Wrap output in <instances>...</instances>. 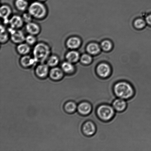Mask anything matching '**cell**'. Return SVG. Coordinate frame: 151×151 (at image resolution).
<instances>
[{
  "label": "cell",
  "instance_id": "cell-32",
  "mask_svg": "<svg viewBox=\"0 0 151 151\" xmlns=\"http://www.w3.org/2000/svg\"><path fill=\"white\" fill-rule=\"evenodd\" d=\"M27 1H32V0H27Z\"/></svg>",
  "mask_w": 151,
  "mask_h": 151
},
{
  "label": "cell",
  "instance_id": "cell-21",
  "mask_svg": "<svg viewBox=\"0 0 151 151\" xmlns=\"http://www.w3.org/2000/svg\"><path fill=\"white\" fill-rule=\"evenodd\" d=\"M14 4L16 8L21 12L25 11L29 7L27 0H16Z\"/></svg>",
  "mask_w": 151,
  "mask_h": 151
},
{
  "label": "cell",
  "instance_id": "cell-15",
  "mask_svg": "<svg viewBox=\"0 0 151 151\" xmlns=\"http://www.w3.org/2000/svg\"><path fill=\"white\" fill-rule=\"evenodd\" d=\"M37 63L34 57H32L27 55H23L20 60L21 65L24 68L30 67Z\"/></svg>",
  "mask_w": 151,
  "mask_h": 151
},
{
  "label": "cell",
  "instance_id": "cell-12",
  "mask_svg": "<svg viewBox=\"0 0 151 151\" xmlns=\"http://www.w3.org/2000/svg\"><path fill=\"white\" fill-rule=\"evenodd\" d=\"M81 41L78 37L73 36L70 37L66 42V45L68 48L71 50H75L79 48L81 45Z\"/></svg>",
  "mask_w": 151,
  "mask_h": 151
},
{
  "label": "cell",
  "instance_id": "cell-20",
  "mask_svg": "<svg viewBox=\"0 0 151 151\" xmlns=\"http://www.w3.org/2000/svg\"><path fill=\"white\" fill-rule=\"evenodd\" d=\"M86 50L89 54L93 55L99 54L101 51L100 46L96 43H91L88 44L86 47Z\"/></svg>",
  "mask_w": 151,
  "mask_h": 151
},
{
  "label": "cell",
  "instance_id": "cell-10",
  "mask_svg": "<svg viewBox=\"0 0 151 151\" xmlns=\"http://www.w3.org/2000/svg\"><path fill=\"white\" fill-rule=\"evenodd\" d=\"M48 65L44 63H40L37 66L35 72L36 75L40 78H45L49 73V68Z\"/></svg>",
  "mask_w": 151,
  "mask_h": 151
},
{
  "label": "cell",
  "instance_id": "cell-31",
  "mask_svg": "<svg viewBox=\"0 0 151 151\" xmlns=\"http://www.w3.org/2000/svg\"><path fill=\"white\" fill-rule=\"evenodd\" d=\"M47 0H38V1H40V2H44V1H46Z\"/></svg>",
  "mask_w": 151,
  "mask_h": 151
},
{
  "label": "cell",
  "instance_id": "cell-14",
  "mask_svg": "<svg viewBox=\"0 0 151 151\" xmlns=\"http://www.w3.org/2000/svg\"><path fill=\"white\" fill-rule=\"evenodd\" d=\"M26 29L29 35H33L35 36L38 35L41 31L39 25L32 22L27 24Z\"/></svg>",
  "mask_w": 151,
  "mask_h": 151
},
{
  "label": "cell",
  "instance_id": "cell-22",
  "mask_svg": "<svg viewBox=\"0 0 151 151\" xmlns=\"http://www.w3.org/2000/svg\"><path fill=\"white\" fill-rule=\"evenodd\" d=\"M77 104L73 101L67 102L64 106L65 111L68 113H73L77 110Z\"/></svg>",
  "mask_w": 151,
  "mask_h": 151
},
{
  "label": "cell",
  "instance_id": "cell-17",
  "mask_svg": "<svg viewBox=\"0 0 151 151\" xmlns=\"http://www.w3.org/2000/svg\"><path fill=\"white\" fill-rule=\"evenodd\" d=\"M50 76L54 81H59L63 76V71L62 69L58 67H53L50 72Z\"/></svg>",
  "mask_w": 151,
  "mask_h": 151
},
{
  "label": "cell",
  "instance_id": "cell-24",
  "mask_svg": "<svg viewBox=\"0 0 151 151\" xmlns=\"http://www.w3.org/2000/svg\"><path fill=\"white\" fill-rule=\"evenodd\" d=\"M60 59L58 56L55 55L50 56L47 60V64L49 66L55 67L58 64Z\"/></svg>",
  "mask_w": 151,
  "mask_h": 151
},
{
  "label": "cell",
  "instance_id": "cell-29",
  "mask_svg": "<svg viewBox=\"0 0 151 151\" xmlns=\"http://www.w3.org/2000/svg\"><path fill=\"white\" fill-rule=\"evenodd\" d=\"M22 17L24 23L26 24L32 22V18H33L29 12L23 13Z\"/></svg>",
  "mask_w": 151,
  "mask_h": 151
},
{
  "label": "cell",
  "instance_id": "cell-16",
  "mask_svg": "<svg viewBox=\"0 0 151 151\" xmlns=\"http://www.w3.org/2000/svg\"><path fill=\"white\" fill-rule=\"evenodd\" d=\"M79 52L75 50H71L66 53L65 58L66 61L72 63H77L80 59Z\"/></svg>",
  "mask_w": 151,
  "mask_h": 151
},
{
  "label": "cell",
  "instance_id": "cell-5",
  "mask_svg": "<svg viewBox=\"0 0 151 151\" xmlns=\"http://www.w3.org/2000/svg\"><path fill=\"white\" fill-rule=\"evenodd\" d=\"M112 69L110 65L105 63H99L96 68V72L99 77L103 78H109L112 73Z\"/></svg>",
  "mask_w": 151,
  "mask_h": 151
},
{
  "label": "cell",
  "instance_id": "cell-9",
  "mask_svg": "<svg viewBox=\"0 0 151 151\" xmlns=\"http://www.w3.org/2000/svg\"><path fill=\"white\" fill-rule=\"evenodd\" d=\"M24 23L22 16L15 15L9 19V24L13 29H19L23 26Z\"/></svg>",
  "mask_w": 151,
  "mask_h": 151
},
{
  "label": "cell",
  "instance_id": "cell-6",
  "mask_svg": "<svg viewBox=\"0 0 151 151\" xmlns=\"http://www.w3.org/2000/svg\"><path fill=\"white\" fill-rule=\"evenodd\" d=\"M8 31L10 34V39L14 43L19 44L25 41L26 37L23 32L20 29L10 27Z\"/></svg>",
  "mask_w": 151,
  "mask_h": 151
},
{
  "label": "cell",
  "instance_id": "cell-8",
  "mask_svg": "<svg viewBox=\"0 0 151 151\" xmlns=\"http://www.w3.org/2000/svg\"><path fill=\"white\" fill-rule=\"evenodd\" d=\"M92 109V106L89 102L83 101L78 103L77 111L80 115L87 116L91 113Z\"/></svg>",
  "mask_w": 151,
  "mask_h": 151
},
{
  "label": "cell",
  "instance_id": "cell-28",
  "mask_svg": "<svg viewBox=\"0 0 151 151\" xmlns=\"http://www.w3.org/2000/svg\"><path fill=\"white\" fill-rule=\"evenodd\" d=\"M37 38L35 35H29L26 37L25 41L27 44L31 46L35 45L37 42Z\"/></svg>",
  "mask_w": 151,
  "mask_h": 151
},
{
  "label": "cell",
  "instance_id": "cell-27",
  "mask_svg": "<svg viewBox=\"0 0 151 151\" xmlns=\"http://www.w3.org/2000/svg\"><path fill=\"white\" fill-rule=\"evenodd\" d=\"M134 25L137 29H141L145 27L146 25V23L143 19L139 18L135 20Z\"/></svg>",
  "mask_w": 151,
  "mask_h": 151
},
{
  "label": "cell",
  "instance_id": "cell-11",
  "mask_svg": "<svg viewBox=\"0 0 151 151\" xmlns=\"http://www.w3.org/2000/svg\"><path fill=\"white\" fill-rule=\"evenodd\" d=\"M112 106L116 112L123 111L127 107V100L119 98H117L114 101Z\"/></svg>",
  "mask_w": 151,
  "mask_h": 151
},
{
  "label": "cell",
  "instance_id": "cell-3",
  "mask_svg": "<svg viewBox=\"0 0 151 151\" xmlns=\"http://www.w3.org/2000/svg\"><path fill=\"white\" fill-rule=\"evenodd\" d=\"M28 12L32 17L37 19L44 18L47 14L46 7L42 2L35 1L30 4L28 7Z\"/></svg>",
  "mask_w": 151,
  "mask_h": 151
},
{
  "label": "cell",
  "instance_id": "cell-1",
  "mask_svg": "<svg viewBox=\"0 0 151 151\" xmlns=\"http://www.w3.org/2000/svg\"><path fill=\"white\" fill-rule=\"evenodd\" d=\"M113 90L117 98L126 100L132 98L134 94V90L132 85L126 81H120L114 85Z\"/></svg>",
  "mask_w": 151,
  "mask_h": 151
},
{
  "label": "cell",
  "instance_id": "cell-2",
  "mask_svg": "<svg viewBox=\"0 0 151 151\" xmlns=\"http://www.w3.org/2000/svg\"><path fill=\"white\" fill-rule=\"evenodd\" d=\"M51 54L49 46L44 42L36 44L33 50V55L37 63H44L47 61Z\"/></svg>",
  "mask_w": 151,
  "mask_h": 151
},
{
  "label": "cell",
  "instance_id": "cell-30",
  "mask_svg": "<svg viewBox=\"0 0 151 151\" xmlns=\"http://www.w3.org/2000/svg\"><path fill=\"white\" fill-rule=\"evenodd\" d=\"M146 22L147 24L151 27V14L148 15L146 18Z\"/></svg>",
  "mask_w": 151,
  "mask_h": 151
},
{
  "label": "cell",
  "instance_id": "cell-13",
  "mask_svg": "<svg viewBox=\"0 0 151 151\" xmlns=\"http://www.w3.org/2000/svg\"><path fill=\"white\" fill-rule=\"evenodd\" d=\"M12 13V9L9 6L7 5L1 6L0 9V15L4 20V23L7 24L9 23V17L11 15Z\"/></svg>",
  "mask_w": 151,
  "mask_h": 151
},
{
  "label": "cell",
  "instance_id": "cell-4",
  "mask_svg": "<svg viewBox=\"0 0 151 151\" xmlns=\"http://www.w3.org/2000/svg\"><path fill=\"white\" fill-rule=\"evenodd\" d=\"M116 111L112 105L102 104L97 108L96 114L99 119L105 122L111 120L114 116Z\"/></svg>",
  "mask_w": 151,
  "mask_h": 151
},
{
  "label": "cell",
  "instance_id": "cell-18",
  "mask_svg": "<svg viewBox=\"0 0 151 151\" xmlns=\"http://www.w3.org/2000/svg\"><path fill=\"white\" fill-rule=\"evenodd\" d=\"M17 52L19 54L22 55H27L31 50L30 45L26 43H22L18 44L16 48Z\"/></svg>",
  "mask_w": 151,
  "mask_h": 151
},
{
  "label": "cell",
  "instance_id": "cell-26",
  "mask_svg": "<svg viewBox=\"0 0 151 151\" xmlns=\"http://www.w3.org/2000/svg\"><path fill=\"white\" fill-rule=\"evenodd\" d=\"M101 46L103 51H109L112 49V43L109 40H105L102 41L101 44Z\"/></svg>",
  "mask_w": 151,
  "mask_h": 151
},
{
  "label": "cell",
  "instance_id": "cell-7",
  "mask_svg": "<svg viewBox=\"0 0 151 151\" xmlns=\"http://www.w3.org/2000/svg\"><path fill=\"white\" fill-rule=\"evenodd\" d=\"M81 129L84 135L91 137L95 134L97 129L94 122L91 121H87L83 124Z\"/></svg>",
  "mask_w": 151,
  "mask_h": 151
},
{
  "label": "cell",
  "instance_id": "cell-19",
  "mask_svg": "<svg viewBox=\"0 0 151 151\" xmlns=\"http://www.w3.org/2000/svg\"><path fill=\"white\" fill-rule=\"evenodd\" d=\"M73 64L68 61L63 62L61 65V69L65 73L72 74L74 73L75 70V68Z\"/></svg>",
  "mask_w": 151,
  "mask_h": 151
},
{
  "label": "cell",
  "instance_id": "cell-25",
  "mask_svg": "<svg viewBox=\"0 0 151 151\" xmlns=\"http://www.w3.org/2000/svg\"><path fill=\"white\" fill-rule=\"evenodd\" d=\"M81 63L84 65H88L91 64L92 62V58L89 55L84 54L80 57Z\"/></svg>",
  "mask_w": 151,
  "mask_h": 151
},
{
  "label": "cell",
  "instance_id": "cell-23",
  "mask_svg": "<svg viewBox=\"0 0 151 151\" xmlns=\"http://www.w3.org/2000/svg\"><path fill=\"white\" fill-rule=\"evenodd\" d=\"M1 44H4L8 41L10 34L5 27L2 25H1Z\"/></svg>",
  "mask_w": 151,
  "mask_h": 151
}]
</instances>
